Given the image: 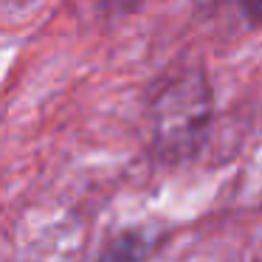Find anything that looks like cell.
Here are the masks:
<instances>
[{"label": "cell", "mask_w": 262, "mask_h": 262, "mask_svg": "<svg viewBox=\"0 0 262 262\" xmlns=\"http://www.w3.org/2000/svg\"><path fill=\"white\" fill-rule=\"evenodd\" d=\"M209 110H211L209 82L200 74L183 76L161 93L155 133L169 147H183L189 141H198L200 133L209 124Z\"/></svg>", "instance_id": "1"}, {"label": "cell", "mask_w": 262, "mask_h": 262, "mask_svg": "<svg viewBox=\"0 0 262 262\" xmlns=\"http://www.w3.org/2000/svg\"><path fill=\"white\" fill-rule=\"evenodd\" d=\"M245 17H251L254 23H262V0H239Z\"/></svg>", "instance_id": "2"}]
</instances>
